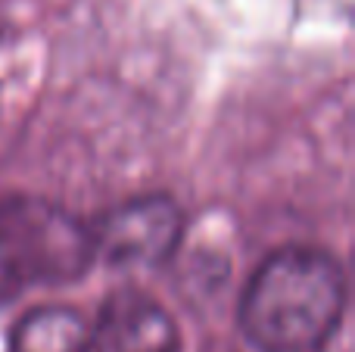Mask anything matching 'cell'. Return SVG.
<instances>
[{
    "instance_id": "6da1fadb",
    "label": "cell",
    "mask_w": 355,
    "mask_h": 352,
    "mask_svg": "<svg viewBox=\"0 0 355 352\" xmlns=\"http://www.w3.org/2000/svg\"><path fill=\"white\" fill-rule=\"evenodd\" d=\"M343 312V265L318 247H281L240 297V331L256 352H324Z\"/></svg>"
},
{
    "instance_id": "7a4b0ae2",
    "label": "cell",
    "mask_w": 355,
    "mask_h": 352,
    "mask_svg": "<svg viewBox=\"0 0 355 352\" xmlns=\"http://www.w3.org/2000/svg\"><path fill=\"white\" fill-rule=\"evenodd\" d=\"M97 262L91 225L41 197L0 203V265L19 287H60L85 278Z\"/></svg>"
},
{
    "instance_id": "3957f363",
    "label": "cell",
    "mask_w": 355,
    "mask_h": 352,
    "mask_svg": "<svg viewBox=\"0 0 355 352\" xmlns=\"http://www.w3.org/2000/svg\"><path fill=\"white\" fill-rule=\"evenodd\" d=\"M97 259L112 268H156L175 256L184 237V212L166 193L112 206L91 225Z\"/></svg>"
},
{
    "instance_id": "277c9868",
    "label": "cell",
    "mask_w": 355,
    "mask_h": 352,
    "mask_svg": "<svg viewBox=\"0 0 355 352\" xmlns=\"http://www.w3.org/2000/svg\"><path fill=\"white\" fill-rule=\"evenodd\" d=\"M94 352H181L175 315L141 287H119L91 328Z\"/></svg>"
},
{
    "instance_id": "5b68a950",
    "label": "cell",
    "mask_w": 355,
    "mask_h": 352,
    "mask_svg": "<svg viewBox=\"0 0 355 352\" xmlns=\"http://www.w3.org/2000/svg\"><path fill=\"white\" fill-rule=\"evenodd\" d=\"M6 352H94L91 324L69 306H37L16 322Z\"/></svg>"
},
{
    "instance_id": "8992f818",
    "label": "cell",
    "mask_w": 355,
    "mask_h": 352,
    "mask_svg": "<svg viewBox=\"0 0 355 352\" xmlns=\"http://www.w3.org/2000/svg\"><path fill=\"white\" fill-rule=\"evenodd\" d=\"M19 290H22V287H19V284H16V281H12V278H10V274H6V268H3V265H0V309H3V306H6V303H10V299H12V297H16V293H19Z\"/></svg>"
},
{
    "instance_id": "52a82bcc",
    "label": "cell",
    "mask_w": 355,
    "mask_h": 352,
    "mask_svg": "<svg viewBox=\"0 0 355 352\" xmlns=\"http://www.w3.org/2000/svg\"><path fill=\"white\" fill-rule=\"evenodd\" d=\"M3 35H6V16H3V10H0V41H3Z\"/></svg>"
}]
</instances>
